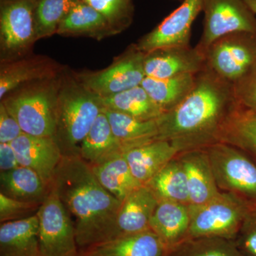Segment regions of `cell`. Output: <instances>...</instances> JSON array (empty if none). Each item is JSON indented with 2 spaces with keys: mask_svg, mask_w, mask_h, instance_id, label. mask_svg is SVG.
Instances as JSON below:
<instances>
[{
  "mask_svg": "<svg viewBox=\"0 0 256 256\" xmlns=\"http://www.w3.org/2000/svg\"><path fill=\"white\" fill-rule=\"evenodd\" d=\"M239 106L234 84L206 66L196 74L184 100L158 118V140L168 141L178 153L206 149L220 142L224 128Z\"/></svg>",
  "mask_w": 256,
  "mask_h": 256,
  "instance_id": "1",
  "label": "cell"
},
{
  "mask_svg": "<svg viewBox=\"0 0 256 256\" xmlns=\"http://www.w3.org/2000/svg\"><path fill=\"white\" fill-rule=\"evenodd\" d=\"M52 186L75 217L80 252L114 240L122 202L101 186L90 165L80 156H63Z\"/></svg>",
  "mask_w": 256,
  "mask_h": 256,
  "instance_id": "2",
  "label": "cell"
},
{
  "mask_svg": "<svg viewBox=\"0 0 256 256\" xmlns=\"http://www.w3.org/2000/svg\"><path fill=\"white\" fill-rule=\"evenodd\" d=\"M100 98L65 68L60 74L55 140L64 156H80L82 140L104 110Z\"/></svg>",
  "mask_w": 256,
  "mask_h": 256,
  "instance_id": "3",
  "label": "cell"
},
{
  "mask_svg": "<svg viewBox=\"0 0 256 256\" xmlns=\"http://www.w3.org/2000/svg\"><path fill=\"white\" fill-rule=\"evenodd\" d=\"M60 78L24 86L2 99L24 134L55 138Z\"/></svg>",
  "mask_w": 256,
  "mask_h": 256,
  "instance_id": "4",
  "label": "cell"
},
{
  "mask_svg": "<svg viewBox=\"0 0 256 256\" xmlns=\"http://www.w3.org/2000/svg\"><path fill=\"white\" fill-rule=\"evenodd\" d=\"M252 206L240 196L226 192H220L202 206H190L191 223L188 239L218 237L234 240Z\"/></svg>",
  "mask_w": 256,
  "mask_h": 256,
  "instance_id": "5",
  "label": "cell"
},
{
  "mask_svg": "<svg viewBox=\"0 0 256 256\" xmlns=\"http://www.w3.org/2000/svg\"><path fill=\"white\" fill-rule=\"evenodd\" d=\"M206 150L217 186L256 206V163L236 146L218 142Z\"/></svg>",
  "mask_w": 256,
  "mask_h": 256,
  "instance_id": "6",
  "label": "cell"
},
{
  "mask_svg": "<svg viewBox=\"0 0 256 256\" xmlns=\"http://www.w3.org/2000/svg\"><path fill=\"white\" fill-rule=\"evenodd\" d=\"M36 216L40 256L78 255L75 223L52 186Z\"/></svg>",
  "mask_w": 256,
  "mask_h": 256,
  "instance_id": "7",
  "label": "cell"
},
{
  "mask_svg": "<svg viewBox=\"0 0 256 256\" xmlns=\"http://www.w3.org/2000/svg\"><path fill=\"white\" fill-rule=\"evenodd\" d=\"M144 53L136 44L130 45L107 68L74 73L89 90L100 98L110 97L142 84L146 78Z\"/></svg>",
  "mask_w": 256,
  "mask_h": 256,
  "instance_id": "8",
  "label": "cell"
},
{
  "mask_svg": "<svg viewBox=\"0 0 256 256\" xmlns=\"http://www.w3.org/2000/svg\"><path fill=\"white\" fill-rule=\"evenodd\" d=\"M37 0H0L1 62L22 58L35 40Z\"/></svg>",
  "mask_w": 256,
  "mask_h": 256,
  "instance_id": "9",
  "label": "cell"
},
{
  "mask_svg": "<svg viewBox=\"0 0 256 256\" xmlns=\"http://www.w3.org/2000/svg\"><path fill=\"white\" fill-rule=\"evenodd\" d=\"M205 57L208 68L235 84L256 66V35L242 32L224 35L210 45Z\"/></svg>",
  "mask_w": 256,
  "mask_h": 256,
  "instance_id": "10",
  "label": "cell"
},
{
  "mask_svg": "<svg viewBox=\"0 0 256 256\" xmlns=\"http://www.w3.org/2000/svg\"><path fill=\"white\" fill-rule=\"evenodd\" d=\"M203 32L197 48L205 55L208 47L220 37L234 32L256 35V15L244 0H203Z\"/></svg>",
  "mask_w": 256,
  "mask_h": 256,
  "instance_id": "11",
  "label": "cell"
},
{
  "mask_svg": "<svg viewBox=\"0 0 256 256\" xmlns=\"http://www.w3.org/2000/svg\"><path fill=\"white\" fill-rule=\"evenodd\" d=\"M202 6L203 0H183L180 6L138 40V48L148 53L159 48L190 46L192 25Z\"/></svg>",
  "mask_w": 256,
  "mask_h": 256,
  "instance_id": "12",
  "label": "cell"
},
{
  "mask_svg": "<svg viewBox=\"0 0 256 256\" xmlns=\"http://www.w3.org/2000/svg\"><path fill=\"white\" fill-rule=\"evenodd\" d=\"M206 57L196 46L169 47L144 53L146 77L168 78L197 74L206 67Z\"/></svg>",
  "mask_w": 256,
  "mask_h": 256,
  "instance_id": "13",
  "label": "cell"
},
{
  "mask_svg": "<svg viewBox=\"0 0 256 256\" xmlns=\"http://www.w3.org/2000/svg\"><path fill=\"white\" fill-rule=\"evenodd\" d=\"M10 144L16 152L20 166L36 172L52 188L56 170L64 156L55 138L24 133Z\"/></svg>",
  "mask_w": 256,
  "mask_h": 256,
  "instance_id": "14",
  "label": "cell"
},
{
  "mask_svg": "<svg viewBox=\"0 0 256 256\" xmlns=\"http://www.w3.org/2000/svg\"><path fill=\"white\" fill-rule=\"evenodd\" d=\"M63 69L48 57L37 56L1 62L0 99L24 86L55 78Z\"/></svg>",
  "mask_w": 256,
  "mask_h": 256,
  "instance_id": "15",
  "label": "cell"
},
{
  "mask_svg": "<svg viewBox=\"0 0 256 256\" xmlns=\"http://www.w3.org/2000/svg\"><path fill=\"white\" fill-rule=\"evenodd\" d=\"M178 156L186 174L190 206H202L220 194L206 150L184 152Z\"/></svg>",
  "mask_w": 256,
  "mask_h": 256,
  "instance_id": "16",
  "label": "cell"
},
{
  "mask_svg": "<svg viewBox=\"0 0 256 256\" xmlns=\"http://www.w3.org/2000/svg\"><path fill=\"white\" fill-rule=\"evenodd\" d=\"M191 223L190 205L159 200L150 229L159 237L168 252L188 239Z\"/></svg>",
  "mask_w": 256,
  "mask_h": 256,
  "instance_id": "17",
  "label": "cell"
},
{
  "mask_svg": "<svg viewBox=\"0 0 256 256\" xmlns=\"http://www.w3.org/2000/svg\"><path fill=\"white\" fill-rule=\"evenodd\" d=\"M158 202L154 192L146 185L130 193L118 213L114 239L150 229V222Z\"/></svg>",
  "mask_w": 256,
  "mask_h": 256,
  "instance_id": "18",
  "label": "cell"
},
{
  "mask_svg": "<svg viewBox=\"0 0 256 256\" xmlns=\"http://www.w3.org/2000/svg\"><path fill=\"white\" fill-rule=\"evenodd\" d=\"M178 154V150L171 143L160 140L124 151L133 176L142 185L148 184L165 165Z\"/></svg>",
  "mask_w": 256,
  "mask_h": 256,
  "instance_id": "19",
  "label": "cell"
},
{
  "mask_svg": "<svg viewBox=\"0 0 256 256\" xmlns=\"http://www.w3.org/2000/svg\"><path fill=\"white\" fill-rule=\"evenodd\" d=\"M82 252L90 256H168L169 254L151 229L102 242Z\"/></svg>",
  "mask_w": 256,
  "mask_h": 256,
  "instance_id": "20",
  "label": "cell"
},
{
  "mask_svg": "<svg viewBox=\"0 0 256 256\" xmlns=\"http://www.w3.org/2000/svg\"><path fill=\"white\" fill-rule=\"evenodd\" d=\"M0 256H40L36 214L1 224Z\"/></svg>",
  "mask_w": 256,
  "mask_h": 256,
  "instance_id": "21",
  "label": "cell"
},
{
  "mask_svg": "<svg viewBox=\"0 0 256 256\" xmlns=\"http://www.w3.org/2000/svg\"><path fill=\"white\" fill-rule=\"evenodd\" d=\"M56 34L87 36L97 40L116 35L105 18L82 0L64 18Z\"/></svg>",
  "mask_w": 256,
  "mask_h": 256,
  "instance_id": "22",
  "label": "cell"
},
{
  "mask_svg": "<svg viewBox=\"0 0 256 256\" xmlns=\"http://www.w3.org/2000/svg\"><path fill=\"white\" fill-rule=\"evenodd\" d=\"M1 193L20 201L42 204L50 194V186L36 172L20 166L11 171L0 172Z\"/></svg>",
  "mask_w": 256,
  "mask_h": 256,
  "instance_id": "23",
  "label": "cell"
},
{
  "mask_svg": "<svg viewBox=\"0 0 256 256\" xmlns=\"http://www.w3.org/2000/svg\"><path fill=\"white\" fill-rule=\"evenodd\" d=\"M90 166L101 186L120 202L134 190L143 186L133 176L124 152L100 164Z\"/></svg>",
  "mask_w": 256,
  "mask_h": 256,
  "instance_id": "24",
  "label": "cell"
},
{
  "mask_svg": "<svg viewBox=\"0 0 256 256\" xmlns=\"http://www.w3.org/2000/svg\"><path fill=\"white\" fill-rule=\"evenodd\" d=\"M124 152L116 139L110 122L104 110L96 118L95 122L80 146V156L88 164H100L118 153Z\"/></svg>",
  "mask_w": 256,
  "mask_h": 256,
  "instance_id": "25",
  "label": "cell"
},
{
  "mask_svg": "<svg viewBox=\"0 0 256 256\" xmlns=\"http://www.w3.org/2000/svg\"><path fill=\"white\" fill-rule=\"evenodd\" d=\"M116 139L124 150L158 140V119L141 120L117 112L104 109Z\"/></svg>",
  "mask_w": 256,
  "mask_h": 256,
  "instance_id": "26",
  "label": "cell"
},
{
  "mask_svg": "<svg viewBox=\"0 0 256 256\" xmlns=\"http://www.w3.org/2000/svg\"><path fill=\"white\" fill-rule=\"evenodd\" d=\"M196 74L168 78L146 77L141 86L163 112H169L184 100L194 86Z\"/></svg>",
  "mask_w": 256,
  "mask_h": 256,
  "instance_id": "27",
  "label": "cell"
},
{
  "mask_svg": "<svg viewBox=\"0 0 256 256\" xmlns=\"http://www.w3.org/2000/svg\"><path fill=\"white\" fill-rule=\"evenodd\" d=\"M100 99L106 109L122 112L141 120H156L164 114L141 85Z\"/></svg>",
  "mask_w": 256,
  "mask_h": 256,
  "instance_id": "28",
  "label": "cell"
},
{
  "mask_svg": "<svg viewBox=\"0 0 256 256\" xmlns=\"http://www.w3.org/2000/svg\"><path fill=\"white\" fill-rule=\"evenodd\" d=\"M146 186L154 192L159 200L190 205L186 174L178 156L165 165Z\"/></svg>",
  "mask_w": 256,
  "mask_h": 256,
  "instance_id": "29",
  "label": "cell"
},
{
  "mask_svg": "<svg viewBox=\"0 0 256 256\" xmlns=\"http://www.w3.org/2000/svg\"><path fill=\"white\" fill-rule=\"evenodd\" d=\"M220 142L256 156V110L239 106L224 128Z\"/></svg>",
  "mask_w": 256,
  "mask_h": 256,
  "instance_id": "30",
  "label": "cell"
},
{
  "mask_svg": "<svg viewBox=\"0 0 256 256\" xmlns=\"http://www.w3.org/2000/svg\"><path fill=\"white\" fill-rule=\"evenodd\" d=\"M80 0H37L34 11L36 42L56 34L60 24Z\"/></svg>",
  "mask_w": 256,
  "mask_h": 256,
  "instance_id": "31",
  "label": "cell"
},
{
  "mask_svg": "<svg viewBox=\"0 0 256 256\" xmlns=\"http://www.w3.org/2000/svg\"><path fill=\"white\" fill-rule=\"evenodd\" d=\"M168 256H244L234 240L218 237L186 239Z\"/></svg>",
  "mask_w": 256,
  "mask_h": 256,
  "instance_id": "32",
  "label": "cell"
},
{
  "mask_svg": "<svg viewBox=\"0 0 256 256\" xmlns=\"http://www.w3.org/2000/svg\"><path fill=\"white\" fill-rule=\"evenodd\" d=\"M105 18L114 34L132 24L134 14L133 0H82Z\"/></svg>",
  "mask_w": 256,
  "mask_h": 256,
  "instance_id": "33",
  "label": "cell"
},
{
  "mask_svg": "<svg viewBox=\"0 0 256 256\" xmlns=\"http://www.w3.org/2000/svg\"><path fill=\"white\" fill-rule=\"evenodd\" d=\"M41 204L20 201L0 192V222L23 220L36 214Z\"/></svg>",
  "mask_w": 256,
  "mask_h": 256,
  "instance_id": "34",
  "label": "cell"
},
{
  "mask_svg": "<svg viewBox=\"0 0 256 256\" xmlns=\"http://www.w3.org/2000/svg\"><path fill=\"white\" fill-rule=\"evenodd\" d=\"M234 242L244 256H256V206L248 212Z\"/></svg>",
  "mask_w": 256,
  "mask_h": 256,
  "instance_id": "35",
  "label": "cell"
},
{
  "mask_svg": "<svg viewBox=\"0 0 256 256\" xmlns=\"http://www.w3.org/2000/svg\"><path fill=\"white\" fill-rule=\"evenodd\" d=\"M234 88L239 105L256 110V66L234 84Z\"/></svg>",
  "mask_w": 256,
  "mask_h": 256,
  "instance_id": "36",
  "label": "cell"
},
{
  "mask_svg": "<svg viewBox=\"0 0 256 256\" xmlns=\"http://www.w3.org/2000/svg\"><path fill=\"white\" fill-rule=\"evenodd\" d=\"M24 134L16 120L0 102V143H11Z\"/></svg>",
  "mask_w": 256,
  "mask_h": 256,
  "instance_id": "37",
  "label": "cell"
},
{
  "mask_svg": "<svg viewBox=\"0 0 256 256\" xmlns=\"http://www.w3.org/2000/svg\"><path fill=\"white\" fill-rule=\"evenodd\" d=\"M18 156L10 143H0V172L11 171L20 166Z\"/></svg>",
  "mask_w": 256,
  "mask_h": 256,
  "instance_id": "38",
  "label": "cell"
},
{
  "mask_svg": "<svg viewBox=\"0 0 256 256\" xmlns=\"http://www.w3.org/2000/svg\"><path fill=\"white\" fill-rule=\"evenodd\" d=\"M244 2L254 12V14L256 15V0H244Z\"/></svg>",
  "mask_w": 256,
  "mask_h": 256,
  "instance_id": "39",
  "label": "cell"
},
{
  "mask_svg": "<svg viewBox=\"0 0 256 256\" xmlns=\"http://www.w3.org/2000/svg\"><path fill=\"white\" fill-rule=\"evenodd\" d=\"M77 256H90L88 255L86 252H79L78 255Z\"/></svg>",
  "mask_w": 256,
  "mask_h": 256,
  "instance_id": "40",
  "label": "cell"
}]
</instances>
